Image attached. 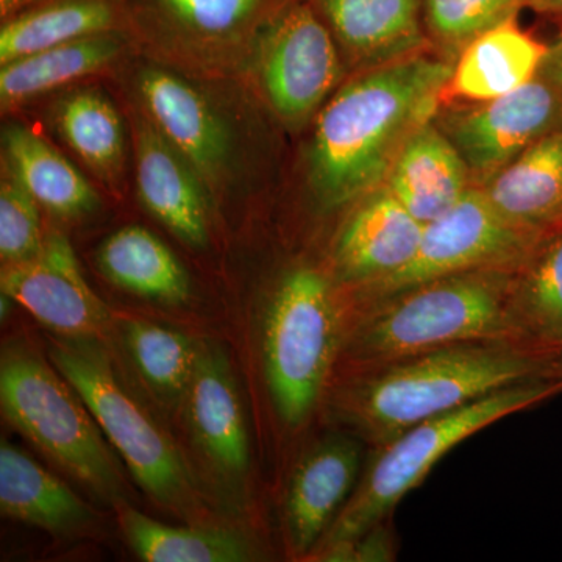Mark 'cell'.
<instances>
[{"instance_id": "cell-25", "label": "cell", "mask_w": 562, "mask_h": 562, "mask_svg": "<svg viewBox=\"0 0 562 562\" xmlns=\"http://www.w3.org/2000/svg\"><path fill=\"white\" fill-rule=\"evenodd\" d=\"M131 41L133 36L128 32L101 33L0 65L3 111L18 109L40 95L101 72L120 60Z\"/></svg>"}, {"instance_id": "cell-34", "label": "cell", "mask_w": 562, "mask_h": 562, "mask_svg": "<svg viewBox=\"0 0 562 562\" xmlns=\"http://www.w3.org/2000/svg\"><path fill=\"white\" fill-rule=\"evenodd\" d=\"M541 74L560 91L562 98V31L553 44H550Z\"/></svg>"}, {"instance_id": "cell-7", "label": "cell", "mask_w": 562, "mask_h": 562, "mask_svg": "<svg viewBox=\"0 0 562 562\" xmlns=\"http://www.w3.org/2000/svg\"><path fill=\"white\" fill-rule=\"evenodd\" d=\"M49 360L79 392L140 490L180 516L201 513V495L187 461L122 383L98 339L61 338L49 347Z\"/></svg>"}, {"instance_id": "cell-29", "label": "cell", "mask_w": 562, "mask_h": 562, "mask_svg": "<svg viewBox=\"0 0 562 562\" xmlns=\"http://www.w3.org/2000/svg\"><path fill=\"white\" fill-rule=\"evenodd\" d=\"M128 546L147 562H249L258 552L249 539L231 528L173 527L151 519L132 506H117Z\"/></svg>"}, {"instance_id": "cell-23", "label": "cell", "mask_w": 562, "mask_h": 562, "mask_svg": "<svg viewBox=\"0 0 562 562\" xmlns=\"http://www.w3.org/2000/svg\"><path fill=\"white\" fill-rule=\"evenodd\" d=\"M512 322L516 346L538 360L560 369L562 232L543 239L531 257L514 273Z\"/></svg>"}, {"instance_id": "cell-38", "label": "cell", "mask_w": 562, "mask_h": 562, "mask_svg": "<svg viewBox=\"0 0 562 562\" xmlns=\"http://www.w3.org/2000/svg\"><path fill=\"white\" fill-rule=\"evenodd\" d=\"M560 369H561V373H562V361H561V364H560Z\"/></svg>"}, {"instance_id": "cell-6", "label": "cell", "mask_w": 562, "mask_h": 562, "mask_svg": "<svg viewBox=\"0 0 562 562\" xmlns=\"http://www.w3.org/2000/svg\"><path fill=\"white\" fill-rule=\"evenodd\" d=\"M0 405L22 436L103 501L124 503V479L87 403L52 361L22 342L3 347Z\"/></svg>"}, {"instance_id": "cell-32", "label": "cell", "mask_w": 562, "mask_h": 562, "mask_svg": "<svg viewBox=\"0 0 562 562\" xmlns=\"http://www.w3.org/2000/svg\"><path fill=\"white\" fill-rule=\"evenodd\" d=\"M0 181V258L2 265L31 260L43 247L40 203L2 165Z\"/></svg>"}, {"instance_id": "cell-37", "label": "cell", "mask_w": 562, "mask_h": 562, "mask_svg": "<svg viewBox=\"0 0 562 562\" xmlns=\"http://www.w3.org/2000/svg\"><path fill=\"white\" fill-rule=\"evenodd\" d=\"M14 303L16 302H14L9 294L2 292V295H0V317H2V321L9 319Z\"/></svg>"}, {"instance_id": "cell-12", "label": "cell", "mask_w": 562, "mask_h": 562, "mask_svg": "<svg viewBox=\"0 0 562 562\" xmlns=\"http://www.w3.org/2000/svg\"><path fill=\"white\" fill-rule=\"evenodd\" d=\"M0 286L60 338L99 339L113 324L109 305L91 290L76 251L58 232L47 233L31 260L3 265Z\"/></svg>"}, {"instance_id": "cell-2", "label": "cell", "mask_w": 562, "mask_h": 562, "mask_svg": "<svg viewBox=\"0 0 562 562\" xmlns=\"http://www.w3.org/2000/svg\"><path fill=\"white\" fill-rule=\"evenodd\" d=\"M552 379H562L558 368L516 344L461 342L346 376L331 391L328 409L338 430L373 449L491 392Z\"/></svg>"}, {"instance_id": "cell-1", "label": "cell", "mask_w": 562, "mask_h": 562, "mask_svg": "<svg viewBox=\"0 0 562 562\" xmlns=\"http://www.w3.org/2000/svg\"><path fill=\"white\" fill-rule=\"evenodd\" d=\"M453 65L419 52L362 70L322 106L306 158L322 211L346 209L382 187L406 140L441 109Z\"/></svg>"}, {"instance_id": "cell-10", "label": "cell", "mask_w": 562, "mask_h": 562, "mask_svg": "<svg viewBox=\"0 0 562 562\" xmlns=\"http://www.w3.org/2000/svg\"><path fill=\"white\" fill-rule=\"evenodd\" d=\"M339 50L308 0H290L266 25L254 55L266 99L284 124L302 127L319 114L341 80Z\"/></svg>"}, {"instance_id": "cell-18", "label": "cell", "mask_w": 562, "mask_h": 562, "mask_svg": "<svg viewBox=\"0 0 562 562\" xmlns=\"http://www.w3.org/2000/svg\"><path fill=\"white\" fill-rule=\"evenodd\" d=\"M339 49L364 69L419 54L427 43L424 0H308Z\"/></svg>"}, {"instance_id": "cell-15", "label": "cell", "mask_w": 562, "mask_h": 562, "mask_svg": "<svg viewBox=\"0 0 562 562\" xmlns=\"http://www.w3.org/2000/svg\"><path fill=\"white\" fill-rule=\"evenodd\" d=\"M424 224L384 184L350 206L331 250V276L344 291L401 271L419 249Z\"/></svg>"}, {"instance_id": "cell-19", "label": "cell", "mask_w": 562, "mask_h": 562, "mask_svg": "<svg viewBox=\"0 0 562 562\" xmlns=\"http://www.w3.org/2000/svg\"><path fill=\"white\" fill-rule=\"evenodd\" d=\"M383 184L424 225L449 213L473 187L460 151L432 120L406 140Z\"/></svg>"}, {"instance_id": "cell-20", "label": "cell", "mask_w": 562, "mask_h": 562, "mask_svg": "<svg viewBox=\"0 0 562 562\" xmlns=\"http://www.w3.org/2000/svg\"><path fill=\"white\" fill-rule=\"evenodd\" d=\"M549 46L524 32L516 20L503 22L458 54L442 105L491 101L519 90L539 76Z\"/></svg>"}, {"instance_id": "cell-11", "label": "cell", "mask_w": 562, "mask_h": 562, "mask_svg": "<svg viewBox=\"0 0 562 562\" xmlns=\"http://www.w3.org/2000/svg\"><path fill=\"white\" fill-rule=\"evenodd\" d=\"M432 122L460 151L473 187H482L536 143L562 131V98L539 72L501 98L441 106Z\"/></svg>"}, {"instance_id": "cell-35", "label": "cell", "mask_w": 562, "mask_h": 562, "mask_svg": "<svg viewBox=\"0 0 562 562\" xmlns=\"http://www.w3.org/2000/svg\"><path fill=\"white\" fill-rule=\"evenodd\" d=\"M47 0H0V20L7 21L22 11L33 9Z\"/></svg>"}, {"instance_id": "cell-36", "label": "cell", "mask_w": 562, "mask_h": 562, "mask_svg": "<svg viewBox=\"0 0 562 562\" xmlns=\"http://www.w3.org/2000/svg\"><path fill=\"white\" fill-rule=\"evenodd\" d=\"M530 9L562 20V0H528Z\"/></svg>"}, {"instance_id": "cell-3", "label": "cell", "mask_w": 562, "mask_h": 562, "mask_svg": "<svg viewBox=\"0 0 562 562\" xmlns=\"http://www.w3.org/2000/svg\"><path fill=\"white\" fill-rule=\"evenodd\" d=\"M514 273L502 269L457 273L350 313L335 373L342 371L346 379L461 342L516 344L512 322Z\"/></svg>"}, {"instance_id": "cell-33", "label": "cell", "mask_w": 562, "mask_h": 562, "mask_svg": "<svg viewBox=\"0 0 562 562\" xmlns=\"http://www.w3.org/2000/svg\"><path fill=\"white\" fill-rule=\"evenodd\" d=\"M397 560L392 516L373 525L353 541L319 547L310 554L308 561L321 562H392Z\"/></svg>"}, {"instance_id": "cell-27", "label": "cell", "mask_w": 562, "mask_h": 562, "mask_svg": "<svg viewBox=\"0 0 562 562\" xmlns=\"http://www.w3.org/2000/svg\"><path fill=\"white\" fill-rule=\"evenodd\" d=\"M98 265L114 286L140 299L165 305L190 301V273L160 238L139 225L109 236L99 247Z\"/></svg>"}, {"instance_id": "cell-4", "label": "cell", "mask_w": 562, "mask_h": 562, "mask_svg": "<svg viewBox=\"0 0 562 562\" xmlns=\"http://www.w3.org/2000/svg\"><path fill=\"white\" fill-rule=\"evenodd\" d=\"M561 394L562 379L513 384L422 422L384 446L369 449L353 494L316 549L360 538L373 525L391 517L402 498L419 487L454 447L495 422L527 412Z\"/></svg>"}, {"instance_id": "cell-22", "label": "cell", "mask_w": 562, "mask_h": 562, "mask_svg": "<svg viewBox=\"0 0 562 562\" xmlns=\"http://www.w3.org/2000/svg\"><path fill=\"white\" fill-rule=\"evenodd\" d=\"M0 512L54 535H80L94 513L68 484L10 442L0 446Z\"/></svg>"}, {"instance_id": "cell-17", "label": "cell", "mask_w": 562, "mask_h": 562, "mask_svg": "<svg viewBox=\"0 0 562 562\" xmlns=\"http://www.w3.org/2000/svg\"><path fill=\"white\" fill-rule=\"evenodd\" d=\"M188 425L206 464L228 486H239L250 468V443L238 386L217 346L201 344L184 397Z\"/></svg>"}, {"instance_id": "cell-24", "label": "cell", "mask_w": 562, "mask_h": 562, "mask_svg": "<svg viewBox=\"0 0 562 562\" xmlns=\"http://www.w3.org/2000/svg\"><path fill=\"white\" fill-rule=\"evenodd\" d=\"M2 149V165L54 216L79 220L101 209V198L83 173L31 128L7 125Z\"/></svg>"}, {"instance_id": "cell-31", "label": "cell", "mask_w": 562, "mask_h": 562, "mask_svg": "<svg viewBox=\"0 0 562 562\" xmlns=\"http://www.w3.org/2000/svg\"><path fill=\"white\" fill-rule=\"evenodd\" d=\"M524 7L528 0H424L425 29L443 50L458 55L476 36L516 20Z\"/></svg>"}, {"instance_id": "cell-9", "label": "cell", "mask_w": 562, "mask_h": 562, "mask_svg": "<svg viewBox=\"0 0 562 562\" xmlns=\"http://www.w3.org/2000/svg\"><path fill=\"white\" fill-rule=\"evenodd\" d=\"M290 0H121L133 40L203 69L255 54L266 25Z\"/></svg>"}, {"instance_id": "cell-14", "label": "cell", "mask_w": 562, "mask_h": 562, "mask_svg": "<svg viewBox=\"0 0 562 562\" xmlns=\"http://www.w3.org/2000/svg\"><path fill=\"white\" fill-rule=\"evenodd\" d=\"M143 113L198 169L209 188L231 176L235 146L220 110L191 80L168 66L147 65L135 77Z\"/></svg>"}, {"instance_id": "cell-21", "label": "cell", "mask_w": 562, "mask_h": 562, "mask_svg": "<svg viewBox=\"0 0 562 562\" xmlns=\"http://www.w3.org/2000/svg\"><path fill=\"white\" fill-rule=\"evenodd\" d=\"M480 188L517 227L543 239L561 233L562 131L536 143Z\"/></svg>"}, {"instance_id": "cell-30", "label": "cell", "mask_w": 562, "mask_h": 562, "mask_svg": "<svg viewBox=\"0 0 562 562\" xmlns=\"http://www.w3.org/2000/svg\"><path fill=\"white\" fill-rule=\"evenodd\" d=\"M124 341L149 390L166 405H183L201 344L184 333L146 321H127Z\"/></svg>"}, {"instance_id": "cell-26", "label": "cell", "mask_w": 562, "mask_h": 562, "mask_svg": "<svg viewBox=\"0 0 562 562\" xmlns=\"http://www.w3.org/2000/svg\"><path fill=\"white\" fill-rule=\"evenodd\" d=\"M109 32L131 33L121 0H47L2 21L0 65Z\"/></svg>"}, {"instance_id": "cell-28", "label": "cell", "mask_w": 562, "mask_h": 562, "mask_svg": "<svg viewBox=\"0 0 562 562\" xmlns=\"http://www.w3.org/2000/svg\"><path fill=\"white\" fill-rule=\"evenodd\" d=\"M55 131L99 179L121 180L125 166V128L120 111L98 88L63 94L52 111Z\"/></svg>"}, {"instance_id": "cell-5", "label": "cell", "mask_w": 562, "mask_h": 562, "mask_svg": "<svg viewBox=\"0 0 562 562\" xmlns=\"http://www.w3.org/2000/svg\"><path fill=\"white\" fill-rule=\"evenodd\" d=\"M346 319L341 288L314 266L290 269L272 292L262 361L273 409L291 430L310 422L327 395Z\"/></svg>"}, {"instance_id": "cell-8", "label": "cell", "mask_w": 562, "mask_h": 562, "mask_svg": "<svg viewBox=\"0 0 562 562\" xmlns=\"http://www.w3.org/2000/svg\"><path fill=\"white\" fill-rule=\"evenodd\" d=\"M542 241L505 220L482 188L472 187L449 213L425 225L419 249L401 271L357 290H341L347 317L427 281L490 269L517 271Z\"/></svg>"}, {"instance_id": "cell-16", "label": "cell", "mask_w": 562, "mask_h": 562, "mask_svg": "<svg viewBox=\"0 0 562 562\" xmlns=\"http://www.w3.org/2000/svg\"><path fill=\"white\" fill-rule=\"evenodd\" d=\"M136 184L140 202L181 243L210 241V188L198 169L144 113H135Z\"/></svg>"}, {"instance_id": "cell-13", "label": "cell", "mask_w": 562, "mask_h": 562, "mask_svg": "<svg viewBox=\"0 0 562 562\" xmlns=\"http://www.w3.org/2000/svg\"><path fill=\"white\" fill-rule=\"evenodd\" d=\"M369 447L336 430L305 450L292 469L283 503L284 541L292 560L306 561L357 487Z\"/></svg>"}]
</instances>
